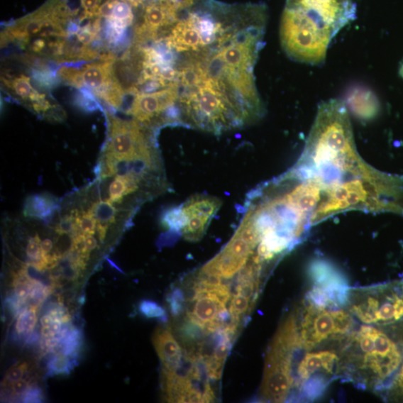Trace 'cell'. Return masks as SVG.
<instances>
[{
    "instance_id": "83f0119b",
    "label": "cell",
    "mask_w": 403,
    "mask_h": 403,
    "mask_svg": "<svg viewBox=\"0 0 403 403\" xmlns=\"http://www.w3.org/2000/svg\"><path fill=\"white\" fill-rule=\"evenodd\" d=\"M28 368V365L26 363H22L11 367L6 373L4 385L7 386L14 382L23 379Z\"/></svg>"
},
{
    "instance_id": "7402d4cb",
    "label": "cell",
    "mask_w": 403,
    "mask_h": 403,
    "mask_svg": "<svg viewBox=\"0 0 403 403\" xmlns=\"http://www.w3.org/2000/svg\"><path fill=\"white\" fill-rule=\"evenodd\" d=\"M104 21L105 38L108 44L113 46H118L122 44L126 38L127 28L106 21Z\"/></svg>"
},
{
    "instance_id": "d6986e66",
    "label": "cell",
    "mask_w": 403,
    "mask_h": 403,
    "mask_svg": "<svg viewBox=\"0 0 403 403\" xmlns=\"http://www.w3.org/2000/svg\"><path fill=\"white\" fill-rule=\"evenodd\" d=\"M255 304V301L240 295L235 294L230 302L229 312L232 315V318L236 322L240 323L241 316L247 313H249Z\"/></svg>"
},
{
    "instance_id": "ac0fdd59",
    "label": "cell",
    "mask_w": 403,
    "mask_h": 403,
    "mask_svg": "<svg viewBox=\"0 0 403 403\" xmlns=\"http://www.w3.org/2000/svg\"><path fill=\"white\" fill-rule=\"evenodd\" d=\"M32 76L39 87L45 89H52L60 83V78L57 72L50 67L33 69Z\"/></svg>"
},
{
    "instance_id": "484cf974",
    "label": "cell",
    "mask_w": 403,
    "mask_h": 403,
    "mask_svg": "<svg viewBox=\"0 0 403 403\" xmlns=\"http://www.w3.org/2000/svg\"><path fill=\"white\" fill-rule=\"evenodd\" d=\"M77 223L80 234L93 236L95 233L97 221L90 211L81 214H77Z\"/></svg>"
},
{
    "instance_id": "52a82bcc",
    "label": "cell",
    "mask_w": 403,
    "mask_h": 403,
    "mask_svg": "<svg viewBox=\"0 0 403 403\" xmlns=\"http://www.w3.org/2000/svg\"><path fill=\"white\" fill-rule=\"evenodd\" d=\"M180 92L179 84L153 93L139 94L135 96L133 102L128 111L138 122L150 123L161 114L175 106L180 102Z\"/></svg>"
},
{
    "instance_id": "1f68e13d",
    "label": "cell",
    "mask_w": 403,
    "mask_h": 403,
    "mask_svg": "<svg viewBox=\"0 0 403 403\" xmlns=\"http://www.w3.org/2000/svg\"><path fill=\"white\" fill-rule=\"evenodd\" d=\"M47 47L46 39L41 38L34 40L31 45L28 46V49L33 53L41 54L45 53Z\"/></svg>"
},
{
    "instance_id": "d6a6232c",
    "label": "cell",
    "mask_w": 403,
    "mask_h": 403,
    "mask_svg": "<svg viewBox=\"0 0 403 403\" xmlns=\"http://www.w3.org/2000/svg\"><path fill=\"white\" fill-rule=\"evenodd\" d=\"M97 247V241L93 236H86L84 239V249L88 253H91L92 250Z\"/></svg>"
},
{
    "instance_id": "603a6c76",
    "label": "cell",
    "mask_w": 403,
    "mask_h": 403,
    "mask_svg": "<svg viewBox=\"0 0 403 403\" xmlns=\"http://www.w3.org/2000/svg\"><path fill=\"white\" fill-rule=\"evenodd\" d=\"M139 311L148 319H157L163 321L167 320L165 310L154 301L142 300L139 305Z\"/></svg>"
},
{
    "instance_id": "8fae6325",
    "label": "cell",
    "mask_w": 403,
    "mask_h": 403,
    "mask_svg": "<svg viewBox=\"0 0 403 403\" xmlns=\"http://www.w3.org/2000/svg\"><path fill=\"white\" fill-rule=\"evenodd\" d=\"M195 300L194 311L188 314L196 321L203 324L204 327L205 325L214 321H220V315L227 311L226 304L218 299L203 295Z\"/></svg>"
},
{
    "instance_id": "30bf717a",
    "label": "cell",
    "mask_w": 403,
    "mask_h": 403,
    "mask_svg": "<svg viewBox=\"0 0 403 403\" xmlns=\"http://www.w3.org/2000/svg\"><path fill=\"white\" fill-rule=\"evenodd\" d=\"M348 104L356 117L363 120L374 118L379 112L376 96L365 89H355L348 97Z\"/></svg>"
},
{
    "instance_id": "9a60e30c",
    "label": "cell",
    "mask_w": 403,
    "mask_h": 403,
    "mask_svg": "<svg viewBox=\"0 0 403 403\" xmlns=\"http://www.w3.org/2000/svg\"><path fill=\"white\" fill-rule=\"evenodd\" d=\"M39 308L28 306L19 314L16 324V332L18 336L30 337L33 334L38 322Z\"/></svg>"
},
{
    "instance_id": "e0dca14e",
    "label": "cell",
    "mask_w": 403,
    "mask_h": 403,
    "mask_svg": "<svg viewBox=\"0 0 403 403\" xmlns=\"http://www.w3.org/2000/svg\"><path fill=\"white\" fill-rule=\"evenodd\" d=\"M96 218L97 223L109 225L116 220L117 210L110 201H99L89 210Z\"/></svg>"
},
{
    "instance_id": "f546056e",
    "label": "cell",
    "mask_w": 403,
    "mask_h": 403,
    "mask_svg": "<svg viewBox=\"0 0 403 403\" xmlns=\"http://www.w3.org/2000/svg\"><path fill=\"white\" fill-rule=\"evenodd\" d=\"M33 386L32 382L27 379H21L18 381L14 382L6 387H9L11 394L16 398L21 399L24 394L30 390Z\"/></svg>"
},
{
    "instance_id": "44dd1931",
    "label": "cell",
    "mask_w": 403,
    "mask_h": 403,
    "mask_svg": "<svg viewBox=\"0 0 403 403\" xmlns=\"http://www.w3.org/2000/svg\"><path fill=\"white\" fill-rule=\"evenodd\" d=\"M109 199L111 203H121L123 196L135 192V189L132 188L124 177L118 176L110 184L109 186Z\"/></svg>"
},
{
    "instance_id": "836d02e7",
    "label": "cell",
    "mask_w": 403,
    "mask_h": 403,
    "mask_svg": "<svg viewBox=\"0 0 403 403\" xmlns=\"http://www.w3.org/2000/svg\"><path fill=\"white\" fill-rule=\"evenodd\" d=\"M40 248L43 255H45L49 254L53 248V243L52 240L47 238L41 241Z\"/></svg>"
},
{
    "instance_id": "ffe728a7",
    "label": "cell",
    "mask_w": 403,
    "mask_h": 403,
    "mask_svg": "<svg viewBox=\"0 0 403 403\" xmlns=\"http://www.w3.org/2000/svg\"><path fill=\"white\" fill-rule=\"evenodd\" d=\"M163 226L172 232H181L187 223V218L181 206L167 210L162 218Z\"/></svg>"
},
{
    "instance_id": "7a4b0ae2",
    "label": "cell",
    "mask_w": 403,
    "mask_h": 403,
    "mask_svg": "<svg viewBox=\"0 0 403 403\" xmlns=\"http://www.w3.org/2000/svg\"><path fill=\"white\" fill-rule=\"evenodd\" d=\"M356 18L353 0H286L280 40L295 62L321 65L331 41Z\"/></svg>"
},
{
    "instance_id": "5b68a950",
    "label": "cell",
    "mask_w": 403,
    "mask_h": 403,
    "mask_svg": "<svg viewBox=\"0 0 403 403\" xmlns=\"http://www.w3.org/2000/svg\"><path fill=\"white\" fill-rule=\"evenodd\" d=\"M347 308L365 324L385 326L403 321V280L350 287Z\"/></svg>"
},
{
    "instance_id": "8992f818",
    "label": "cell",
    "mask_w": 403,
    "mask_h": 403,
    "mask_svg": "<svg viewBox=\"0 0 403 403\" xmlns=\"http://www.w3.org/2000/svg\"><path fill=\"white\" fill-rule=\"evenodd\" d=\"M106 115L109 140L106 156L128 161L140 157L153 158L148 137L138 121H125L109 113Z\"/></svg>"
},
{
    "instance_id": "6da1fadb",
    "label": "cell",
    "mask_w": 403,
    "mask_h": 403,
    "mask_svg": "<svg viewBox=\"0 0 403 403\" xmlns=\"http://www.w3.org/2000/svg\"><path fill=\"white\" fill-rule=\"evenodd\" d=\"M296 165L321 187L316 226L339 214L363 211L403 216V177L373 167L359 155L342 100L321 103Z\"/></svg>"
},
{
    "instance_id": "9c48e42d",
    "label": "cell",
    "mask_w": 403,
    "mask_h": 403,
    "mask_svg": "<svg viewBox=\"0 0 403 403\" xmlns=\"http://www.w3.org/2000/svg\"><path fill=\"white\" fill-rule=\"evenodd\" d=\"M221 206V202L217 197L201 195L190 198L181 208L186 217L195 216L211 222Z\"/></svg>"
},
{
    "instance_id": "4316f807",
    "label": "cell",
    "mask_w": 403,
    "mask_h": 403,
    "mask_svg": "<svg viewBox=\"0 0 403 403\" xmlns=\"http://www.w3.org/2000/svg\"><path fill=\"white\" fill-rule=\"evenodd\" d=\"M40 243V239L38 235L28 240L26 247V255L28 259H30L28 263L39 262L44 256L42 253Z\"/></svg>"
},
{
    "instance_id": "277c9868",
    "label": "cell",
    "mask_w": 403,
    "mask_h": 403,
    "mask_svg": "<svg viewBox=\"0 0 403 403\" xmlns=\"http://www.w3.org/2000/svg\"><path fill=\"white\" fill-rule=\"evenodd\" d=\"M295 319L298 344L307 350L342 341L356 329L355 318L347 307L316 300L307 295Z\"/></svg>"
},
{
    "instance_id": "4fadbf2b",
    "label": "cell",
    "mask_w": 403,
    "mask_h": 403,
    "mask_svg": "<svg viewBox=\"0 0 403 403\" xmlns=\"http://www.w3.org/2000/svg\"><path fill=\"white\" fill-rule=\"evenodd\" d=\"M57 208V202L50 195L37 194L28 197L24 206L26 217L46 219Z\"/></svg>"
},
{
    "instance_id": "5bb4252c",
    "label": "cell",
    "mask_w": 403,
    "mask_h": 403,
    "mask_svg": "<svg viewBox=\"0 0 403 403\" xmlns=\"http://www.w3.org/2000/svg\"><path fill=\"white\" fill-rule=\"evenodd\" d=\"M394 328L403 352V321L394 324ZM383 396L387 400L403 402V360L397 376Z\"/></svg>"
},
{
    "instance_id": "e575fe53",
    "label": "cell",
    "mask_w": 403,
    "mask_h": 403,
    "mask_svg": "<svg viewBox=\"0 0 403 403\" xmlns=\"http://www.w3.org/2000/svg\"><path fill=\"white\" fill-rule=\"evenodd\" d=\"M109 228V225L106 224H103L101 223H97V226H96V230L98 232V235L99 237V239L101 241H104L105 238H106V235L107 233V230Z\"/></svg>"
},
{
    "instance_id": "3957f363",
    "label": "cell",
    "mask_w": 403,
    "mask_h": 403,
    "mask_svg": "<svg viewBox=\"0 0 403 403\" xmlns=\"http://www.w3.org/2000/svg\"><path fill=\"white\" fill-rule=\"evenodd\" d=\"M340 355L339 377L382 395L397 376L403 360L394 325L360 326L343 340Z\"/></svg>"
},
{
    "instance_id": "2e32d148",
    "label": "cell",
    "mask_w": 403,
    "mask_h": 403,
    "mask_svg": "<svg viewBox=\"0 0 403 403\" xmlns=\"http://www.w3.org/2000/svg\"><path fill=\"white\" fill-rule=\"evenodd\" d=\"M77 359L62 353H55L48 364V375H68L77 364Z\"/></svg>"
},
{
    "instance_id": "cb8c5ba5",
    "label": "cell",
    "mask_w": 403,
    "mask_h": 403,
    "mask_svg": "<svg viewBox=\"0 0 403 403\" xmlns=\"http://www.w3.org/2000/svg\"><path fill=\"white\" fill-rule=\"evenodd\" d=\"M77 214L65 216L55 226V232L60 236L70 235L72 238L79 235L77 223Z\"/></svg>"
},
{
    "instance_id": "d4e9b609",
    "label": "cell",
    "mask_w": 403,
    "mask_h": 403,
    "mask_svg": "<svg viewBox=\"0 0 403 403\" xmlns=\"http://www.w3.org/2000/svg\"><path fill=\"white\" fill-rule=\"evenodd\" d=\"M79 93L76 95L75 104L82 110L92 112L99 109V106L96 102L92 91L83 87L79 89Z\"/></svg>"
},
{
    "instance_id": "4dcf8cb0",
    "label": "cell",
    "mask_w": 403,
    "mask_h": 403,
    "mask_svg": "<svg viewBox=\"0 0 403 403\" xmlns=\"http://www.w3.org/2000/svg\"><path fill=\"white\" fill-rule=\"evenodd\" d=\"M44 399L42 392L39 387L33 385L21 398L23 402H41Z\"/></svg>"
},
{
    "instance_id": "d590c367",
    "label": "cell",
    "mask_w": 403,
    "mask_h": 403,
    "mask_svg": "<svg viewBox=\"0 0 403 403\" xmlns=\"http://www.w3.org/2000/svg\"><path fill=\"white\" fill-rule=\"evenodd\" d=\"M399 74L401 77L403 78V65L400 67Z\"/></svg>"
},
{
    "instance_id": "f1b7e54d",
    "label": "cell",
    "mask_w": 403,
    "mask_h": 403,
    "mask_svg": "<svg viewBox=\"0 0 403 403\" xmlns=\"http://www.w3.org/2000/svg\"><path fill=\"white\" fill-rule=\"evenodd\" d=\"M167 301L172 315L177 316L182 313L184 298L180 289H177L172 292L169 296Z\"/></svg>"
},
{
    "instance_id": "7c38bea8",
    "label": "cell",
    "mask_w": 403,
    "mask_h": 403,
    "mask_svg": "<svg viewBox=\"0 0 403 403\" xmlns=\"http://www.w3.org/2000/svg\"><path fill=\"white\" fill-rule=\"evenodd\" d=\"M1 79L12 93L23 100L28 101L31 105L46 98L45 94H40L33 87L31 79L23 74L12 78L2 77Z\"/></svg>"
},
{
    "instance_id": "ba28073f",
    "label": "cell",
    "mask_w": 403,
    "mask_h": 403,
    "mask_svg": "<svg viewBox=\"0 0 403 403\" xmlns=\"http://www.w3.org/2000/svg\"><path fill=\"white\" fill-rule=\"evenodd\" d=\"M153 343L164 369L177 370L180 368L183 350L169 329L160 327L156 329Z\"/></svg>"
}]
</instances>
